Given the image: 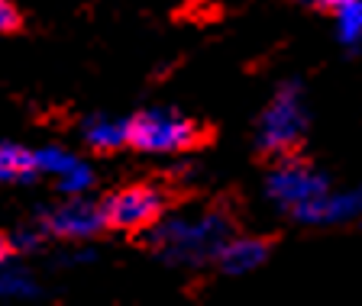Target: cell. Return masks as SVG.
I'll use <instances>...</instances> for the list:
<instances>
[{
  "label": "cell",
  "mask_w": 362,
  "mask_h": 306,
  "mask_svg": "<svg viewBox=\"0 0 362 306\" xmlns=\"http://www.w3.org/2000/svg\"><path fill=\"white\" fill-rule=\"evenodd\" d=\"M230 219L220 209H207L197 216H162L146 229V242L149 248L162 258L165 264H185V268H197L217 258L223 242L230 239Z\"/></svg>",
  "instance_id": "obj_1"
},
{
  "label": "cell",
  "mask_w": 362,
  "mask_h": 306,
  "mask_svg": "<svg viewBox=\"0 0 362 306\" xmlns=\"http://www.w3.org/2000/svg\"><path fill=\"white\" fill-rule=\"evenodd\" d=\"M308 97L301 81H285L272 94L269 106L256 123V149L269 158L291 155L308 133Z\"/></svg>",
  "instance_id": "obj_2"
},
{
  "label": "cell",
  "mask_w": 362,
  "mask_h": 306,
  "mask_svg": "<svg viewBox=\"0 0 362 306\" xmlns=\"http://www.w3.org/2000/svg\"><path fill=\"white\" fill-rule=\"evenodd\" d=\"M197 123L172 106H149L127 116V145L143 155H181L197 142Z\"/></svg>",
  "instance_id": "obj_3"
},
{
  "label": "cell",
  "mask_w": 362,
  "mask_h": 306,
  "mask_svg": "<svg viewBox=\"0 0 362 306\" xmlns=\"http://www.w3.org/2000/svg\"><path fill=\"white\" fill-rule=\"evenodd\" d=\"M330 190V180L327 174H320L317 168H310L304 158H294V155H281L279 164L269 171L265 178V197H269L281 213L288 216H301L304 209L317 200L320 194Z\"/></svg>",
  "instance_id": "obj_4"
},
{
  "label": "cell",
  "mask_w": 362,
  "mask_h": 306,
  "mask_svg": "<svg viewBox=\"0 0 362 306\" xmlns=\"http://www.w3.org/2000/svg\"><path fill=\"white\" fill-rule=\"evenodd\" d=\"M36 226L42 229L45 239L90 242L104 229V213H100V203L88 200L84 194H68L65 200L39 209Z\"/></svg>",
  "instance_id": "obj_5"
},
{
  "label": "cell",
  "mask_w": 362,
  "mask_h": 306,
  "mask_svg": "<svg viewBox=\"0 0 362 306\" xmlns=\"http://www.w3.org/2000/svg\"><path fill=\"white\" fill-rule=\"evenodd\" d=\"M100 213H104V226L123 232H146L165 213V194L152 184L123 187L100 203Z\"/></svg>",
  "instance_id": "obj_6"
},
{
  "label": "cell",
  "mask_w": 362,
  "mask_h": 306,
  "mask_svg": "<svg viewBox=\"0 0 362 306\" xmlns=\"http://www.w3.org/2000/svg\"><path fill=\"white\" fill-rule=\"evenodd\" d=\"M33 158H36L39 178H52L55 187L62 190V197L88 194L90 187H94V168H90L84 158H78L75 152L62 149V145L33 149Z\"/></svg>",
  "instance_id": "obj_7"
},
{
  "label": "cell",
  "mask_w": 362,
  "mask_h": 306,
  "mask_svg": "<svg viewBox=\"0 0 362 306\" xmlns=\"http://www.w3.org/2000/svg\"><path fill=\"white\" fill-rule=\"evenodd\" d=\"M362 219V187H346V190H327L320 194L298 223L304 226H343Z\"/></svg>",
  "instance_id": "obj_8"
},
{
  "label": "cell",
  "mask_w": 362,
  "mask_h": 306,
  "mask_svg": "<svg viewBox=\"0 0 362 306\" xmlns=\"http://www.w3.org/2000/svg\"><path fill=\"white\" fill-rule=\"evenodd\" d=\"M269 252L272 248L265 239H256V235H230L214 262L220 264L223 274L243 277V274H252V271L262 268V264L269 262Z\"/></svg>",
  "instance_id": "obj_9"
},
{
  "label": "cell",
  "mask_w": 362,
  "mask_h": 306,
  "mask_svg": "<svg viewBox=\"0 0 362 306\" xmlns=\"http://www.w3.org/2000/svg\"><path fill=\"white\" fill-rule=\"evenodd\" d=\"M81 139L94 152H117L127 145V116L94 113L81 123Z\"/></svg>",
  "instance_id": "obj_10"
},
{
  "label": "cell",
  "mask_w": 362,
  "mask_h": 306,
  "mask_svg": "<svg viewBox=\"0 0 362 306\" xmlns=\"http://www.w3.org/2000/svg\"><path fill=\"white\" fill-rule=\"evenodd\" d=\"M39 178L33 149L0 139V184H33Z\"/></svg>",
  "instance_id": "obj_11"
},
{
  "label": "cell",
  "mask_w": 362,
  "mask_h": 306,
  "mask_svg": "<svg viewBox=\"0 0 362 306\" xmlns=\"http://www.w3.org/2000/svg\"><path fill=\"white\" fill-rule=\"evenodd\" d=\"M330 16H333V32L343 49H359L362 45V0H330Z\"/></svg>",
  "instance_id": "obj_12"
},
{
  "label": "cell",
  "mask_w": 362,
  "mask_h": 306,
  "mask_svg": "<svg viewBox=\"0 0 362 306\" xmlns=\"http://www.w3.org/2000/svg\"><path fill=\"white\" fill-rule=\"evenodd\" d=\"M39 297V284L30 271L16 262L0 264V303L10 300H36Z\"/></svg>",
  "instance_id": "obj_13"
},
{
  "label": "cell",
  "mask_w": 362,
  "mask_h": 306,
  "mask_svg": "<svg viewBox=\"0 0 362 306\" xmlns=\"http://www.w3.org/2000/svg\"><path fill=\"white\" fill-rule=\"evenodd\" d=\"M42 229L39 226H26V229H16V232H10L7 235V242H10V248H13V255L20 258V255H33V252H39V245H42Z\"/></svg>",
  "instance_id": "obj_14"
},
{
  "label": "cell",
  "mask_w": 362,
  "mask_h": 306,
  "mask_svg": "<svg viewBox=\"0 0 362 306\" xmlns=\"http://www.w3.org/2000/svg\"><path fill=\"white\" fill-rule=\"evenodd\" d=\"M20 26V13H16L13 0H0V36H7Z\"/></svg>",
  "instance_id": "obj_15"
},
{
  "label": "cell",
  "mask_w": 362,
  "mask_h": 306,
  "mask_svg": "<svg viewBox=\"0 0 362 306\" xmlns=\"http://www.w3.org/2000/svg\"><path fill=\"white\" fill-rule=\"evenodd\" d=\"M88 262H94V252H90V248H78V252L62 255V264H88Z\"/></svg>",
  "instance_id": "obj_16"
},
{
  "label": "cell",
  "mask_w": 362,
  "mask_h": 306,
  "mask_svg": "<svg viewBox=\"0 0 362 306\" xmlns=\"http://www.w3.org/2000/svg\"><path fill=\"white\" fill-rule=\"evenodd\" d=\"M16 255H13V248H10V242L0 235V264H7V262H13Z\"/></svg>",
  "instance_id": "obj_17"
},
{
  "label": "cell",
  "mask_w": 362,
  "mask_h": 306,
  "mask_svg": "<svg viewBox=\"0 0 362 306\" xmlns=\"http://www.w3.org/2000/svg\"><path fill=\"white\" fill-rule=\"evenodd\" d=\"M304 7H330V0H298Z\"/></svg>",
  "instance_id": "obj_18"
}]
</instances>
